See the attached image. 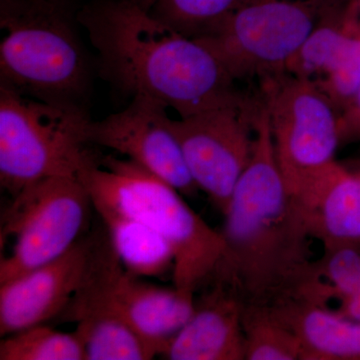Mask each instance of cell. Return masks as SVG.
<instances>
[{"label": "cell", "mask_w": 360, "mask_h": 360, "mask_svg": "<svg viewBox=\"0 0 360 360\" xmlns=\"http://www.w3.org/2000/svg\"><path fill=\"white\" fill-rule=\"evenodd\" d=\"M253 132L252 156L224 214V252L212 276L243 304L272 307L302 297L317 278L310 238L279 169L262 103Z\"/></svg>", "instance_id": "cell-1"}, {"label": "cell", "mask_w": 360, "mask_h": 360, "mask_svg": "<svg viewBox=\"0 0 360 360\" xmlns=\"http://www.w3.org/2000/svg\"><path fill=\"white\" fill-rule=\"evenodd\" d=\"M78 20L101 75L131 98L155 99L180 117L245 101L212 49L161 22L139 0L91 4Z\"/></svg>", "instance_id": "cell-2"}, {"label": "cell", "mask_w": 360, "mask_h": 360, "mask_svg": "<svg viewBox=\"0 0 360 360\" xmlns=\"http://www.w3.org/2000/svg\"><path fill=\"white\" fill-rule=\"evenodd\" d=\"M78 179L89 191L94 208H108L139 220L169 243L176 290L195 295L210 281L224 255V236L174 187L134 161L112 155L97 156Z\"/></svg>", "instance_id": "cell-3"}, {"label": "cell", "mask_w": 360, "mask_h": 360, "mask_svg": "<svg viewBox=\"0 0 360 360\" xmlns=\"http://www.w3.org/2000/svg\"><path fill=\"white\" fill-rule=\"evenodd\" d=\"M79 11L77 0H0V84L84 108L91 68L77 26Z\"/></svg>", "instance_id": "cell-4"}, {"label": "cell", "mask_w": 360, "mask_h": 360, "mask_svg": "<svg viewBox=\"0 0 360 360\" xmlns=\"http://www.w3.org/2000/svg\"><path fill=\"white\" fill-rule=\"evenodd\" d=\"M84 108L49 103L0 84V184L11 196L52 176L78 177L94 155Z\"/></svg>", "instance_id": "cell-5"}, {"label": "cell", "mask_w": 360, "mask_h": 360, "mask_svg": "<svg viewBox=\"0 0 360 360\" xmlns=\"http://www.w3.org/2000/svg\"><path fill=\"white\" fill-rule=\"evenodd\" d=\"M345 0H245L212 34L200 39L236 80L274 77Z\"/></svg>", "instance_id": "cell-6"}, {"label": "cell", "mask_w": 360, "mask_h": 360, "mask_svg": "<svg viewBox=\"0 0 360 360\" xmlns=\"http://www.w3.org/2000/svg\"><path fill=\"white\" fill-rule=\"evenodd\" d=\"M195 295L161 288L130 274L116 255L105 227L96 231L91 264L82 288L58 322H77L94 314L120 317L165 352L168 342L194 311Z\"/></svg>", "instance_id": "cell-7"}, {"label": "cell", "mask_w": 360, "mask_h": 360, "mask_svg": "<svg viewBox=\"0 0 360 360\" xmlns=\"http://www.w3.org/2000/svg\"><path fill=\"white\" fill-rule=\"evenodd\" d=\"M91 198L78 177L52 176L25 187L1 219V241L14 238L0 262V284L56 259L84 236Z\"/></svg>", "instance_id": "cell-8"}, {"label": "cell", "mask_w": 360, "mask_h": 360, "mask_svg": "<svg viewBox=\"0 0 360 360\" xmlns=\"http://www.w3.org/2000/svg\"><path fill=\"white\" fill-rule=\"evenodd\" d=\"M262 89L277 163L293 193L305 177L335 160L340 113L307 78L279 73L265 78Z\"/></svg>", "instance_id": "cell-9"}, {"label": "cell", "mask_w": 360, "mask_h": 360, "mask_svg": "<svg viewBox=\"0 0 360 360\" xmlns=\"http://www.w3.org/2000/svg\"><path fill=\"white\" fill-rule=\"evenodd\" d=\"M255 111L243 101L172 120L194 182L222 214L252 156Z\"/></svg>", "instance_id": "cell-10"}, {"label": "cell", "mask_w": 360, "mask_h": 360, "mask_svg": "<svg viewBox=\"0 0 360 360\" xmlns=\"http://www.w3.org/2000/svg\"><path fill=\"white\" fill-rule=\"evenodd\" d=\"M167 110L155 99L132 97L124 110L91 122L89 141L134 161L182 195L194 196L200 189L187 167Z\"/></svg>", "instance_id": "cell-11"}, {"label": "cell", "mask_w": 360, "mask_h": 360, "mask_svg": "<svg viewBox=\"0 0 360 360\" xmlns=\"http://www.w3.org/2000/svg\"><path fill=\"white\" fill-rule=\"evenodd\" d=\"M96 238L84 236L60 257L0 284V335L59 316L86 278Z\"/></svg>", "instance_id": "cell-12"}, {"label": "cell", "mask_w": 360, "mask_h": 360, "mask_svg": "<svg viewBox=\"0 0 360 360\" xmlns=\"http://www.w3.org/2000/svg\"><path fill=\"white\" fill-rule=\"evenodd\" d=\"M307 233L324 250L360 248V177L335 160L291 193Z\"/></svg>", "instance_id": "cell-13"}, {"label": "cell", "mask_w": 360, "mask_h": 360, "mask_svg": "<svg viewBox=\"0 0 360 360\" xmlns=\"http://www.w3.org/2000/svg\"><path fill=\"white\" fill-rule=\"evenodd\" d=\"M194 298V311L168 342L161 356L169 360L245 359L243 302L219 279Z\"/></svg>", "instance_id": "cell-14"}, {"label": "cell", "mask_w": 360, "mask_h": 360, "mask_svg": "<svg viewBox=\"0 0 360 360\" xmlns=\"http://www.w3.org/2000/svg\"><path fill=\"white\" fill-rule=\"evenodd\" d=\"M269 307L297 335L302 360H360V321L303 298Z\"/></svg>", "instance_id": "cell-15"}, {"label": "cell", "mask_w": 360, "mask_h": 360, "mask_svg": "<svg viewBox=\"0 0 360 360\" xmlns=\"http://www.w3.org/2000/svg\"><path fill=\"white\" fill-rule=\"evenodd\" d=\"M103 219L111 245L123 266L139 277H161L174 271V255L160 234L139 220L108 208H94Z\"/></svg>", "instance_id": "cell-16"}, {"label": "cell", "mask_w": 360, "mask_h": 360, "mask_svg": "<svg viewBox=\"0 0 360 360\" xmlns=\"http://www.w3.org/2000/svg\"><path fill=\"white\" fill-rule=\"evenodd\" d=\"M85 360H150L161 348L120 317L94 314L77 322L75 330Z\"/></svg>", "instance_id": "cell-17"}, {"label": "cell", "mask_w": 360, "mask_h": 360, "mask_svg": "<svg viewBox=\"0 0 360 360\" xmlns=\"http://www.w3.org/2000/svg\"><path fill=\"white\" fill-rule=\"evenodd\" d=\"M245 0H148L146 7L175 32L200 39L212 34Z\"/></svg>", "instance_id": "cell-18"}, {"label": "cell", "mask_w": 360, "mask_h": 360, "mask_svg": "<svg viewBox=\"0 0 360 360\" xmlns=\"http://www.w3.org/2000/svg\"><path fill=\"white\" fill-rule=\"evenodd\" d=\"M243 328L246 360H302L297 335L269 307L243 304Z\"/></svg>", "instance_id": "cell-19"}, {"label": "cell", "mask_w": 360, "mask_h": 360, "mask_svg": "<svg viewBox=\"0 0 360 360\" xmlns=\"http://www.w3.org/2000/svg\"><path fill=\"white\" fill-rule=\"evenodd\" d=\"M0 360H85V355L75 333L44 323L6 336L0 342Z\"/></svg>", "instance_id": "cell-20"}, {"label": "cell", "mask_w": 360, "mask_h": 360, "mask_svg": "<svg viewBox=\"0 0 360 360\" xmlns=\"http://www.w3.org/2000/svg\"><path fill=\"white\" fill-rule=\"evenodd\" d=\"M314 271L319 281L317 302L323 307L338 296L360 290V248L324 250L314 262Z\"/></svg>", "instance_id": "cell-21"}, {"label": "cell", "mask_w": 360, "mask_h": 360, "mask_svg": "<svg viewBox=\"0 0 360 360\" xmlns=\"http://www.w3.org/2000/svg\"><path fill=\"white\" fill-rule=\"evenodd\" d=\"M340 144L360 141V84L352 101L340 112Z\"/></svg>", "instance_id": "cell-22"}, {"label": "cell", "mask_w": 360, "mask_h": 360, "mask_svg": "<svg viewBox=\"0 0 360 360\" xmlns=\"http://www.w3.org/2000/svg\"><path fill=\"white\" fill-rule=\"evenodd\" d=\"M335 300L338 302V309L335 310L336 314L360 321V290L345 293L338 296Z\"/></svg>", "instance_id": "cell-23"}, {"label": "cell", "mask_w": 360, "mask_h": 360, "mask_svg": "<svg viewBox=\"0 0 360 360\" xmlns=\"http://www.w3.org/2000/svg\"><path fill=\"white\" fill-rule=\"evenodd\" d=\"M345 16L350 30L360 37V0H347Z\"/></svg>", "instance_id": "cell-24"}, {"label": "cell", "mask_w": 360, "mask_h": 360, "mask_svg": "<svg viewBox=\"0 0 360 360\" xmlns=\"http://www.w3.org/2000/svg\"><path fill=\"white\" fill-rule=\"evenodd\" d=\"M350 168H352V169L354 170L355 174L359 175V176L360 177V160L357 161V162L355 163V165H352V167Z\"/></svg>", "instance_id": "cell-25"}, {"label": "cell", "mask_w": 360, "mask_h": 360, "mask_svg": "<svg viewBox=\"0 0 360 360\" xmlns=\"http://www.w3.org/2000/svg\"><path fill=\"white\" fill-rule=\"evenodd\" d=\"M139 1L141 2L142 6H146V4L148 1V0H139Z\"/></svg>", "instance_id": "cell-26"}]
</instances>
